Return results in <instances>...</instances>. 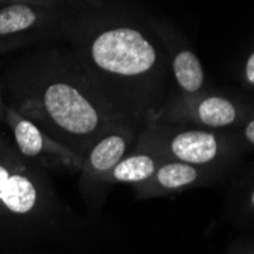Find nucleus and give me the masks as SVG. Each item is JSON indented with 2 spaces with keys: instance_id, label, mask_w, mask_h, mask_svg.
<instances>
[{
  "instance_id": "7",
  "label": "nucleus",
  "mask_w": 254,
  "mask_h": 254,
  "mask_svg": "<svg viewBox=\"0 0 254 254\" xmlns=\"http://www.w3.org/2000/svg\"><path fill=\"white\" fill-rule=\"evenodd\" d=\"M161 163L158 155L145 149L132 148L119 163L114 166L102 180L104 184L111 183H127V184H140L146 183L157 171Z\"/></svg>"
},
{
  "instance_id": "12",
  "label": "nucleus",
  "mask_w": 254,
  "mask_h": 254,
  "mask_svg": "<svg viewBox=\"0 0 254 254\" xmlns=\"http://www.w3.org/2000/svg\"><path fill=\"white\" fill-rule=\"evenodd\" d=\"M244 137L245 140L251 145H254V118L250 119L247 122V125L244 127Z\"/></svg>"
},
{
  "instance_id": "15",
  "label": "nucleus",
  "mask_w": 254,
  "mask_h": 254,
  "mask_svg": "<svg viewBox=\"0 0 254 254\" xmlns=\"http://www.w3.org/2000/svg\"><path fill=\"white\" fill-rule=\"evenodd\" d=\"M251 204L254 205V190H253V193H251Z\"/></svg>"
},
{
  "instance_id": "14",
  "label": "nucleus",
  "mask_w": 254,
  "mask_h": 254,
  "mask_svg": "<svg viewBox=\"0 0 254 254\" xmlns=\"http://www.w3.org/2000/svg\"><path fill=\"white\" fill-rule=\"evenodd\" d=\"M6 107H8V105L3 104L2 96H0V121H2V122H3V118H5V110H6Z\"/></svg>"
},
{
  "instance_id": "1",
  "label": "nucleus",
  "mask_w": 254,
  "mask_h": 254,
  "mask_svg": "<svg viewBox=\"0 0 254 254\" xmlns=\"http://www.w3.org/2000/svg\"><path fill=\"white\" fill-rule=\"evenodd\" d=\"M12 108L82 158L110 129L127 124L98 90L70 79L49 81Z\"/></svg>"
},
{
  "instance_id": "4",
  "label": "nucleus",
  "mask_w": 254,
  "mask_h": 254,
  "mask_svg": "<svg viewBox=\"0 0 254 254\" xmlns=\"http://www.w3.org/2000/svg\"><path fill=\"white\" fill-rule=\"evenodd\" d=\"M193 166L209 165L219 157L221 137L209 129H178L171 132L158 122L146 124L137 135L135 146Z\"/></svg>"
},
{
  "instance_id": "3",
  "label": "nucleus",
  "mask_w": 254,
  "mask_h": 254,
  "mask_svg": "<svg viewBox=\"0 0 254 254\" xmlns=\"http://www.w3.org/2000/svg\"><path fill=\"white\" fill-rule=\"evenodd\" d=\"M88 58L95 70L107 78V87L101 93L102 98L110 82L116 84L108 102L118 116L127 124L125 84H129L135 119L142 129L151 119L134 87V82L145 79L155 67V46L143 35L142 31H137L131 26H116L101 31L91 40L88 46Z\"/></svg>"
},
{
  "instance_id": "5",
  "label": "nucleus",
  "mask_w": 254,
  "mask_h": 254,
  "mask_svg": "<svg viewBox=\"0 0 254 254\" xmlns=\"http://www.w3.org/2000/svg\"><path fill=\"white\" fill-rule=\"evenodd\" d=\"M3 122L12 134V143L17 151L32 163L54 171H81L84 160L81 155L54 140L35 122L20 114L11 105L5 110Z\"/></svg>"
},
{
  "instance_id": "6",
  "label": "nucleus",
  "mask_w": 254,
  "mask_h": 254,
  "mask_svg": "<svg viewBox=\"0 0 254 254\" xmlns=\"http://www.w3.org/2000/svg\"><path fill=\"white\" fill-rule=\"evenodd\" d=\"M138 131L129 124H121L102 135L84 155L82 180L102 183L105 175L135 146Z\"/></svg>"
},
{
  "instance_id": "13",
  "label": "nucleus",
  "mask_w": 254,
  "mask_h": 254,
  "mask_svg": "<svg viewBox=\"0 0 254 254\" xmlns=\"http://www.w3.org/2000/svg\"><path fill=\"white\" fill-rule=\"evenodd\" d=\"M245 76L248 79L250 84L254 85V54L248 58L247 61V67H245Z\"/></svg>"
},
{
  "instance_id": "8",
  "label": "nucleus",
  "mask_w": 254,
  "mask_h": 254,
  "mask_svg": "<svg viewBox=\"0 0 254 254\" xmlns=\"http://www.w3.org/2000/svg\"><path fill=\"white\" fill-rule=\"evenodd\" d=\"M199 177V171L196 166L183 163L177 160H168L161 163L155 174L143 184L138 186V189L148 193L149 190H175L183 189L193 184Z\"/></svg>"
},
{
  "instance_id": "10",
  "label": "nucleus",
  "mask_w": 254,
  "mask_h": 254,
  "mask_svg": "<svg viewBox=\"0 0 254 254\" xmlns=\"http://www.w3.org/2000/svg\"><path fill=\"white\" fill-rule=\"evenodd\" d=\"M174 75L178 85L188 91V93H195L204 84V70L196 55L190 51H181L175 55L174 63Z\"/></svg>"
},
{
  "instance_id": "9",
  "label": "nucleus",
  "mask_w": 254,
  "mask_h": 254,
  "mask_svg": "<svg viewBox=\"0 0 254 254\" xmlns=\"http://www.w3.org/2000/svg\"><path fill=\"white\" fill-rule=\"evenodd\" d=\"M189 118L205 128H225L238 122L239 111L227 98L207 96L193 105Z\"/></svg>"
},
{
  "instance_id": "2",
  "label": "nucleus",
  "mask_w": 254,
  "mask_h": 254,
  "mask_svg": "<svg viewBox=\"0 0 254 254\" xmlns=\"http://www.w3.org/2000/svg\"><path fill=\"white\" fill-rule=\"evenodd\" d=\"M60 213L48 175L0 132V235L46 232Z\"/></svg>"
},
{
  "instance_id": "11",
  "label": "nucleus",
  "mask_w": 254,
  "mask_h": 254,
  "mask_svg": "<svg viewBox=\"0 0 254 254\" xmlns=\"http://www.w3.org/2000/svg\"><path fill=\"white\" fill-rule=\"evenodd\" d=\"M37 11L26 3L14 2L6 5L0 8V37L28 31L37 25Z\"/></svg>"
},
{
  "instance_id": "16",
  "label": "nucleus",
  "mask_w": 254,
  "mask_h": 254,
  "mask_svg": "<svg viewBox=\"0 0 254 254\" xmlns=\"http://www.w3.org/2000/svg\"><path fill=\"white\" fill-rule=\"evenodd\" d=\"M12 2H23L25 3V2H28V0H12Z\"/></svg>"
}]
</instances>
